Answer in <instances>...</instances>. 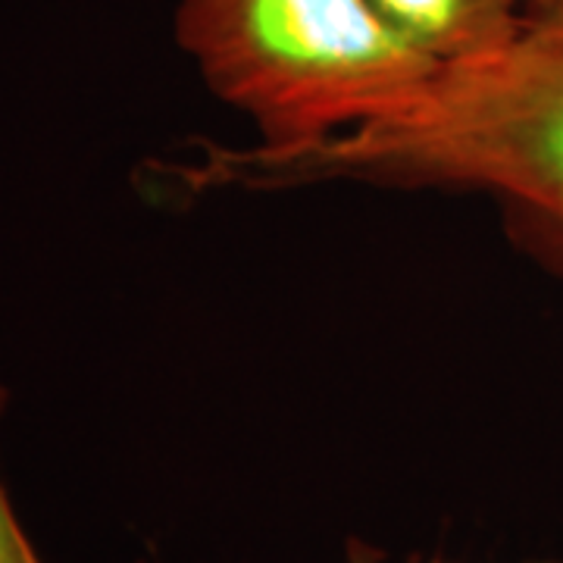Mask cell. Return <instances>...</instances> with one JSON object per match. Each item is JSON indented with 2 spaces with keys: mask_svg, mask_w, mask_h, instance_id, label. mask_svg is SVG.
<instances>
[{
  "mask_svg": "<svg viewBox=\"0 0 563 563\" xmlns=\"http://www.w3.org/2000/svg\"><path fill=\"white\" fill-rule=\"evenodd\" d=\"M201 188L357 181L495 203L507 239L563 285V0H532L501 54L448 66L420 101L313 147L201 144Z\"/></svg>",
  "mask_w": 563,
  "mask_h": 563,
  "instance_id": "6da1fadb",
  "label": "cell"
},
{
  "mask_svg": "<svg viewBox=\"0 0 563 563\" xmlns=\"http://www.w3.org/2000/svg\"><path fill=\"white\" fill-rule=\"evenodd\" d=\"M173 35L269 154L388 120L442 73L373 0H176Z\"/></svg>",
  "mask_w": 563,
  "mask_h": 563,
  "instance_id": "7a4b0ae2",
  "label": "cell"
},
{
  "mask_svg": "<svg viewBox=\"0 0 563 563\" xmlns=\"http://www.w3.org/2000/svg\"><path fill=\"white\" fill-rule=\"evenodd\" d=\"M532 0H373L404 38L442 69L501 54L517 38Z\"/></svg>",
  "mask_w": 563,
  "mask_h": 563,
  "instance_id": "3957f363",
  "label": "cell"
},
{
  "mask_svg": "<svg viewBox=\"0 0 563 563\" xmlns=\"http://www.w3.org/2000/svg\"><path fill=\"white\" fill-rule=\"evenodd\" d=\"M3 407H7V388L0 383V417H3ZM0 563H47L35 542L29 539L25 526L20 523L3 479H0Z\"/></svg>",
  "mask_w": 563,
  "mask_h": 563,
  "instance_id": "277c9868",
  "label": "cell"
},
{
  "mask_svg": "<svg viewBox=\"0 0 563 563\" xmlns=\"http://www.w3.org/2000/svg\"><path fill=\"white\" fill-rule=\"evenodd\" d=\"M351 563H369V561H366V558H363L361 544H357V548L351 551ZM435 563H439V561H435ZM532 563H563V561H532Z\"/></svg>",
  "mask_w": 563,
  "mask_h": 563,
  "instance_id": "5b68a950",
  "label": "cell"
}]
</instances>
